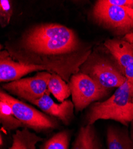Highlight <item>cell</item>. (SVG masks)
Listing matches in <instances>:
<instances>
[{"label":"cell","mask_w":133,"mask_h":149,"mask_svg":"<svg viewBox=\"0 0 133 149\" xmlns=\"http://www.w3.org/2000/svg\"><path fill=\"white\" fill-rule=\"evenodd\" d=\"M6 50L15 61L41 66L68 84L93 51L73 30L57 23L32 27L14 45H7Z\"/></svg>","instance_id":"cell-1"},{"label":"cell","mask_w":133,"mask_h":149,"mask_svg":"<svg viewBox=\"0 0 133 149\" xmlns=\"http://www.w3.org/2000/svg\"><path fill=\"white\" fill-rule=\"evenodd\" d=\"M133 119V94L127 80L106 100L95 102L90 107L86 125L99 120H113L128 127Z\"/></svg>","instance_id":"cell-2"},{"label":"cell","mask_w":133,"mask_h":149,"mask_svg":"<svg viewBox=\"0 0 133 149\" xmlns=\"http://www.w3.org/2000/svg\"><path fill=\"white\" fill-rule=\"evenodd\" d=\"M79 72L87 74L102 88L109 91L119 88L127 81L107 49V52L94 49L81 66Z\"/></svg>","instance_id":"cell-3"},{"label":"cell","mask_w":133,"mask_h":149,"mask_svg":"<svg viewBox=\"0 0 133 149\" xmlns=\"http://www.w3.org/2000/svg\"><path fill=\"white\" fill-rule=\"evenodd\" d=\"M0 100L10 106L14 115L22 123L24 128L41 132L52 131L58 127L57 119L19 100L4 90H1L0 91Z\"/></svg>","instance_id":"cell-4"},{"label":"cell","mask_w":133,"mask_h":149,"mask_svg":"<svg viewBox=\"0 0 133 149\" xmlns=\"http://www.w3.org/2000/svg\"><path fill=\"white\" fill-rule=\"evenodd\" d=\"M131 9L106 4L99 0L93 9L95 22L103 28L118 35H125L133 31V19L130 16Z\"/></svg>","instance_id":"cell-5"},{"label":"cell","mask_w":133,"mask_h":149,"mask_svg":"<svg viewBox=\"0 0 133 149\" xmlns=\"http://www.w3.org/2000/svg\"><path fill=\"white\" fill-rule=\"evenodd\" d=\"M69 85L77 112L107 97L110 91L102 88L87 74L78 72L70 78Z\"/></svg>","instance_id":"cell-6"},{"label":"cell","mask_w":133,"mask_h":149,"mask_svg":"<svg viewBox=\"0 0 133 149\" xmlns=\"http://www.w3.org/2000/svg\"><path fill=\"white\" fill-rule=\"evenodd\" d=\"M51 75L52 73L47 71L38 72L32 77L5 83L2 87L10 94L32 103L47 92Z\"/></svg>","instance_id":"cell-7"},{"label":"cell","mask_w":133,"mask_h":149,"mask_svg":"<svg viewBox=\"0 0 133 149\" xmlns=\"http://www.w3.org/2000/svg\"><path fill=\"white\" fill-rule=\"evenodd\" d=\"M128 82L133 94V47L123 39H108L104 43Z\"/></svg>","instance_id":"cell-8"},{"label":"cell","mask_w":133,"mask_h":149,"mask_svg":"<svg viewBox=\"0 0 133 149\" xmlns=\"http://www.w3.org/2000/svg\"><path fill=\"white\" fill-rule=\"evenodd\" d=\"M49 91L32 104L37 106L43 112L69 125L74 118V104L70 100H65L59 104L56 103L50 97Z\"/></svg>","instance_id":"cell-9"},{"label":"cell","mask_w":133,"mask_h":149,"mask_svg":"<svg viewBox=\"0 0 133 149\" xmlns=\"http://www.w3.org/2000/svg\"><path fill=\"white\" fill-rule=\"evenodd\" d=\"M71 149H104L94 125L82 127Z\"/></svg>","instance_id":"cell-10"},{"label":"cell","mask_w":133,"mask_h":149,"mask_svg":"<svg viewBox=\"0 0 133 149\" xmlns=\"http://www.w3.org/2000/svg\"><path fill=\"white\" fill-rule=\"evenodd\" d=\"M107 149H133V140L127 128L111 125L106 132Z\"/></svg>","instance_id":"cell-11"},{"label":"cell","mask_w":133,"mask_h":149,"mask_svg":"<svg viewBox=\"0 0 133 149\" xmlns=\"http://www.w3.org/2000/svg\"><path fill=\"white\" fill-rule=\"evenodd\" d=\"M43 139L25 128L17 130L13 135V143L10 149H36Z\"/></svg>","instance_id":"cell-12"},{"label":"cell","mask_w":133,"mask_h":149,"mask_svg":"<svg viewBox=\"0 0 133 149\" xmlns=\"http://www.w3.org/2000/svg\"><path fill=\"white\" fill-rule=\"evenodd\" d=\"M48 90L60 103L65 101L71 95L69 84L54 73H52L48 84Z\"/></svg>","instance_id":"cell-13"},{"label":"cell","mask_w":133,"mask_h":149,"mask_svg":"<svg viewBox=\"0 0 133 149\" xmlns=\"http://www.w3.org/2000/svg\"><path fill=\"white\" fill-rule=\"evenodd\" d=\"M0 122L3 129L7 132L25 128L22 123L15 117L10 106L0 100Z\"/></svg>","instance_id":"cell-14"},{"label":"cell","mask_w":133,"mask_h":149,"mask_svg":"<svg viewBox=\"0 0 133 149\" xmlns=\"http://www.w3.org/2000/svg\"><path fill=\"white\" fill-rule=\"evenodd\" d=\"M70 135L68 131L54 134L40 147V149H69Z\"/></svg>","instance_id":"cell-15"},{"label":"cell","mask_w":133,"mask_h":149,"mask_svg":"<svg viewBox=\"0 0 133 149\" xmlns=\"http://www.w3.org/2000/svg\"><path fill=\"white\" fill-rule=\"evenodd\" d=\"M13 11L11 3L9 0L0 1V23L3 28L10 23Z\"/></svg>","instance_id":"cell-16"},{"label":"cell","mask_w":133,"mask_h":149,"mask_svg":"<svg viewBox=\"0 0 133 149\" xmlns=\"http://www.w3.org/2000/svg\"><path fill=\"white\" fill-rule=\"evenodd\" d=\"M106 4L133 10L132 0H103Z\"/></svg>","instance_id":"cell-17"},{"label":"cell","mask_w":133,"mask_h":149,"mask_svg":"<svg viewBox=\"0 0 133 149\" xmlns=\"http://www.w3.org/2000/svg\"><path fill=\"white\" fill-rule=\"evenodd\" d=\"M123 39L130 43L133 47V31L124 36Z\"/></svg>","instance_id":"cell-18"},{"label":"cell","mask_w":133,"mask_h":149,"mask_svg":"<svg viewBox=\"0 0 133 149\" xmlns=\"http://www.w3.org/2000/svg\"><path fill=\"white\" fill-rule=\"evenodd\" d=\"M131 125V127H130V136L131 139L133 140V119L132 120V122L130 123Z\"/></svg>","instance_id":"cell-19"},{"label":"cell","mask_w":133,"mask_h":149,"mask_svg":"<svg viewBox=\"0 0 133 149\" xmlns=\"http://www.w3.org/2000/svg\"><path fill=\"white\" fill-rule=\"evenodd\" d=\"M132 2H133V0H132Z\"/></svg>","instance_id":"cell-20"}]
</instances>
